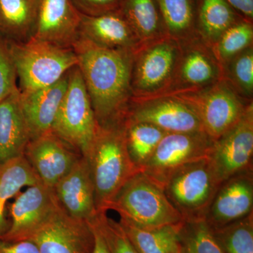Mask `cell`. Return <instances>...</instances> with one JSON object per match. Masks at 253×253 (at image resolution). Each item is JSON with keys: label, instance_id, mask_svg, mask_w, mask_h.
Masks as SVG:
<instances>
[{"label": "cell", "instance_id": "obj_6", "mask_svg": "<svg viewBox=\"0 0 253 253\" xmlns=\"http://www.w3.org/2000/svg\"><path fill=\"white\" fill-rule=\"evenodd\" d=\"M165 96L184 103L196 115L205 132L214 141L239 122L253 102L239 96L223 79L202 89Z\"/></svg>", "mask_w": 253, "mask_h": 253}, {"label": "cell", "instance_id": "obj_14", "mask_svg": "<svg viewBox=\"0 0 253 253\" xmlns=\"http://www.w3.org/2000/svg\"><path fill=\"white\" fill-rule=\"evenodd\" d=\"M180 44V56L174 79L169 90L163 96L202 89L221 79L220 65L210 46L201 38Z\"/></svg>", "mask_w": 253, "mask_h": 253}, {"label": "cell", "instance_id": "obj_9", "mask_svg": "<svg viewBox=\"0 0 253 253\" xmlns=\"http://www.w3.org/2000/svg\"><path fill=\"white\" fill-rule=\"evenodd\" d=\"M214 142L204 131L167 133L141 171L163 187L181 168L209 157Z\"/></svg>", "mask_w": 253, "mask_h": 253}, {"label": "cell", "instance_id": "obj_7", "mask_svg": "<svg viewBox=\"0 0 253 253\" xmlns=\"http://www.w3.org/2000/svg\"><path fill=\"white\" fill-rule=\"evenodd\" d=\"M98 126L81 71L76 66L68 73L67 90L51 131L85 157L94 141Z\"/></svg>", "mask_w": 253, "mask_h": 253}, {"label": "cell", "instance_id": "obj_1", "mask_svg": "<svg viewBox=\"0 0 253 253\" xmlns=\"http://www.w3.org/2000/svg\"><path fill=\"white\" fill-rule=\"evenodd\" d=\"M79 37L74 51L96 121L99 126L120 122L132 99L133 52L104 47Z\"/></svg>", "mask_w": 253, "mask_h": 253}, {"label": "cell", "instance_id": "obj_28", "mask_svg": "<svg viewBox=\"0 0 253 253\" xmlns=\"http://www.w3.org/2000/svg\"><path fill=\"white\" fill-rule=\"evenodd\" d=\"M38 0H0V34L21 38L32 33Z\"/></svg>", "mask_w": 253, "mask_h": 253}, {"label": "cell", "instance_id": "obj_21", "mask_svg": "<svg viewBox=\"0 0 253 253\" xmlns=\"http://www.w3.org/2000/svg\"><path fill=\"white\" fill-rule=\"evenodd\" d=\"M31 140L17 90L0 102V163L24 156Z\"/></svg>", "mask_w": 253, "mask_h": 253}, {"label": "cell", "instance_id": "obj_15", "mask_svg": "<svg viewBox=\"0 0 253 253\" xmlns=\"http://www.w3.org/2000/svg\"><path fill=\"white\" fill-rule=\"evenodd\" d=\"M81 156L51 131L32 139L24 153L42 182L51 187L72 169Z\"/></svg>", "mask_w": 253, "mask_h": 253}, {"label": "cell", "instance_id": "obj_36", "mask_svg": "<svg viewBox=\"0 0 253 253\" xmlns=\"http://www.w3.org/2000/svg\"><path fill=\"white\" fill-rule=\"evenodd\" d=\"M0 253H41L36 245L31 241H8L0 240Z\"/></svg>", "mask_w": 253, "mask_h": 253}, {"label": "cell", "instance_id": "obj_35", "mask_svg": "<svg viewBox=\"0 0 253 253\" xmlns=\"http://www.w3.org/2000/svg\"><path fill=\"white\" fill-rule=\"evenodd\" d=\"M82 14L99 16L117 11L123 0H71Z\"/></svg>", "mask_w": 253, "mask_h": 253}, {"label": "cell", "instance_id": "obj_13", "mask_svg": "<svg viewBox=\"0 0 253 253\" xmlns=\"http://www.w3.org/2000/svg\"><path fill=\"white\" fill-rule=\"evenodd\" d=\"M123 118L149 123L168 133L204 131L194 113L172 96L131 99Z\"/></svg>", "mask_w": 253, "mask_h": 253}, {"label": "cell", "instance_id": "obj_29", "mask_svg": "<svg viewBox=\"0 0 253 253\" xmlns=\"http://www.w3.org/2000/svg\"><path fill=\"white\" fill-rule=\"evenodd\" d=\"M221 79L229 83L244 99L253 96V45L236 55L221 66Z\"/></svg>", "mask_w": 253, "mask_h": 253}, {"label": "cell", "instance_id": "obj_20", "mask_svg": "<svg viewBox=\"0 0 253 253\" xmlns=\"http://www.w3.org/2000/svg\"><path fill=\"white\" fill-rule=\"evenodd\" d=\"M79 35L109 49L134 52L141 45L119 10L99 16L81 14Z\"/></svg>", "mask_w": 253, "mask_h": 253}, {"label": "cell", "instance_id": "obj_27", "mask_svg": "<svg viewBox=\"0 0 253 253\" xmlns=\"http://www.w3.org/2000/svg\"><path fill=\"white\" fill-rule=\"evenodd\" d=\"M123 122L128 153L131 161L141 170L168 132L149 123L125 118Z\"/></svg>", "mask_w": 253, "mask_h": 253}, {"label": "cell", "instance_id": "obj_32", "mask_svg": "<svg viewBox=\"0 0 253 253\" xmlns=\"http://www.w3.org/2000/svg\"><path fill=\"white\" fill-rule=\"evenodd\" d=\"M212 231L225 253H253V213Z\"/></svg>", "mask_w": 253, "mask_h": 253}, {"label": "cell", "instance_id": "obj_33", "mask_svg": "<svg viewBox=\"0 0 253 253\" xmlns=\"http://www.w3.org/2000/svg\"><path fill=\"white\" fill-rule=\"evenodd\" d=\"M90 221L99 229L110 253H139L131 244L119 221L108 217L106 212H97L96 217Z\"/></svg>", "mask_w": 253, "mask_h": 253}, {"label": "cell", "instance_id": "obj_17", "mask_svg": "<svg viewBox=\"0 0 253 253\" xmlns=\"http://www.w3.org/2000/svg\"><path fill=\"white\" fill-rule=\"evenodd\" d=\"M81 19L71 0H38L32 38L63 46L76 41Z\"/></svg>", "mask_w": 253, "mask_h": 253}, {"label": "cell", "instance_id": "obj_25", "mask_svg": "<svg viewBox=\"0 0 253 253\" xmlns=\"http://www.w3.org/2000/svg\"><path fill=\"white\" fill-rule=\"evenodd\" d=\"M243 19L226 0H198V34L210 46L228 28Z\"/></svg>", "mask_w": 253, "mask_h": 253}, {"label": "cell", "instance_id": "obj_37", "mask_svg": "<svg viewBox=\"0 0 253 253\" xmlns=\"http://www.w3.org/2000/svg\"><path fill=\"white\" fill-rule=\"evenodd\" d=\"M246 21L253 23V0H226Z\"/></svg>", "mask_w": 253, "mask_h": 253}, {"label": "cell", "instance_id": "obj_16", "mask_svg": "<svg viewBox=\"0 0 253 253\" xmlns=\"http://www.w3.org/2000/svg\"><path fill=\"white\" fill-rule=\"evenodd\" d=\"M253 169L240 172L221 183L205 221L212 229H218L252 214Z\"/></svg>", "mask_w": 253, "mask_h": 253}, {"label": "cell", "instance_id": "obj_26", "mask_svg": "<svg viewBox=\"0 0 253 253\" xmlns=\"http://www.w3.org/2000/svg\"><path fill=\"white\" fill-rule=\"evenodd\" d=\"M131 244L139 253H181L179 225L144 229L120 219Z\"/></svg>", "mask_w": 253, "mask_h": 253}, {"label": "cell", "instance_id": "obj_31", "mask_svg": "<svg viewBox=\"0 0 253 253\" xmlns=\"http://www.w3.org/2000/svg\"><path fill=\"white\" fill-rule=\"evenodd\" d=\"M253 45V23L243 19L233 25L210 46L220 66Z\"/></svg>", "mask_w": 253, "mask_h": 253}, {"label": "cell", "instance_id": "obj_4", "mask_svg": "<svg viewBox=\"0 0 253 253\" xmlns=\"http://www.w3.org/2000/svg\"><path fill=\"white\" fill-rule=\"evenodd\" d=\"M9 46L21 94L51 85L78 66L74 51L49 42L32 38L23 44L9 42Z\"/></svg>", "mask_w": 253, "mask_h": 253}, {"label": "cell", "instance_id": "obj_38", "mask_svg": "<svg viewBox=\"0 0 253 253\" xmlns=\"http://www.w3.org/2000/svg\"><path fill=\"white\" fill-rule=\"evenodd\" d=\"M94 231V244L91 253H110L102 235L94 223L89 221Z\"/></svg>", "mask_w": 253, "mask_h": 253}, {"label": "cell", "instance_id": "obj_10", "mask_svg": "<svg viewBox=\"0 0 253 253\" xmlns=\"http://www.w3.org/2000/svg\"><path fill=\"white\" fill-rule=\"evenodd\" d=\"M253 101L241 120L214 141L208 157L219 184L240 172L253 169Z\"/></svg>", "mask_w": 253, "mask_h": 253}, {"label": "cell", "instance_id": "obj_12", "mask_svg": "<svg viewBox=\"0 0 253 253\" xmlns=\"http://www.w3.org/2000/svg\"><path fill=\"white\" fill-rule=\"evenodd\" d=\"M28 240L41 253H91L94 244L89 221L72 217L62 206Z\"/></svg>", "mask_w": 253, "mask_h": 253}, {"label": "cell", "instance_id": "obj_30", "mask_svg": "<svg viewBox=\"0 0 253 253\" xmlns=\"http://www.w3.org/2000/svg\"><path fill=\"white\" fill-rule=\"evenodd\" d=\"M179 235L181 253H225L204 219L183 221Z\"/></svg>", "mask_w": 253, "mask_h": 253}, {"label": "cell", "instance_id": "obj_24", "mask_svg": "<svg viewBox=\"0 0 253 253\" xmlns=\"http://www.w3.org/2000/svg\"><path fill=\"white\" fill-rule=\"evenodd\" d=\"M157 2L167 36L179 42L200 38L198 0H157Z\"/></svg>", "mask_w": 253, "mask_h": 253}, {"label": "cell", "instance_id": "obj_5", "mask_svg": "<svg viewBox=\"0 0 253 253\" xmlns=\"http://www.w3.org/2000/svg\"><path fill=\"white\" fill-rule=\"evenodd\" d=\"M180 52V42L169 36L141 44L132 55V99L166 94L174 79Z\"/></svg>", "mask_w": 253, "mask_h": 253}, {"label": "cell", "instance_id": "obj_18", "mask_svg": "<svg viewBox=\"0 0 253 253\" xmlns=\"http://www.w3.org/2000/svg\"><path fill=\"white\" fill-rule=\"evenodd\" d=\"M54 190L60 204L70 215L87 221L96 217L94 183L84 156L56 183Z\"/></svg>", "mask_w": 253, "mask_h": 253}, {"label": "cell", "instance_id": "obj_3", "mask_svg": "<svg viewBox=\"0 0 253 253\" xmlns=\"http://www.w3.org/2000/svg\"><path fill=\"white\" fill-rule=\"evenodd\" d=\"M109 210L116 211L121 219L144 229L179 225L184 221L163 187L142 171L126 181Z\"/></svg>", "mask_w": 253, "mask_h": 253}, {"label": "cell", "instance_id": "obj_8", "mask_svg": "<svg viewBox=\"0 0 253 253\" xmlns=\"http://www.w3.org/2000/svg\"><path fill=\"white\" fill-rule=\"evenodd\" d=\"M219 184L208 158L176 170L163 186L165 193L184 221L204 219Z\"/></svg>", "mask_w": 253, "mask_h": 253}, {"label": "cell", "instance_id": "obj_34", "mask_svg": "<svg viewBox=\"0 0 253 253\" xmlns=\"http://www.w3.org/2000/svg\"><path fill=\"white\" fill-rule=\"evenodd\" d=\"M0 34V102L18 90L16 67L10 51L9 42Z\"/></svg>", "mask_w": 253, "mask_h": 253}, {"label": "cell", "instance_id": "obj_2", "mask_svg": "<svg viewBox=\"0 0 253 253\" xmlns=\"http://www.w3.org/2000/svg\"><path fill=\"white\" fill-rule=\"evenodd\" d=\"M85 158L94 183L96 211L106 212L126 181L141 171L128 153L123 120L99 125Z\"/></svg>", "mask_w": 253, "mask_h": 253}, {"label": "cell", "instance_id": "obj_22", "mask_svg": "<svg viewBox=\"0 0 253 253\" xmlns=\"http://www.w3.org/2000/svg\"><path fill=\"white\" fill-rule=\"evenodd\" d=\"M41 179L24 156L0 163V236L9 227L6 208L10 199L16 197L21 189L40 182Z\"/></svg>", "mask_w": 253, "mask_h": 253}, {"label": "cell", "instance_id": "obj_11", "mask_svg": "<svg viewBox=\"0 0 253 253\" xmlns=\"http://www.w3.org/2000/svg\"><path fill=\"white\" fill-rule=\"evenodd\" d=\"M61 206L54 187L42 181L28 186L10 205L11 222L0 240L8 242L28 240Z\"/></svg>", "mask_w": 253, "mask_h": 253}, {"label": "cell", "instance_id": "obj_19", "mask_svg": "<svg viewBox=\"0 0 253 253\" xmlns=\"http://www.w3.org/2000/svg\"><path fill=\"white\" fill-rule=\"evenodd\" d=\"M68 73L51 85L27 94L20 93L21 109L29 128L31 140L51 131L67 90Z\"/></svg>", "mask_w": 253, "mask_h": 253}, {"label": "cell", "instance_id": "obj_23", "mask_svg": "<svg viewBox=\"0 0 253 253\" xmlns=\"http://www.w3.org/2000/svg\"><path fill=\"white\" fill-rule=\"evenodd\" d=\"M119 11L141 44L167 36L157 0H123Z\"/></svg>", "mask_w": 253, "mask_h": 253}]
</instances>
